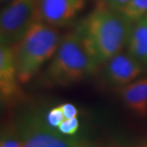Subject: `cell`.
<instances>
[{
	"label": "cell",
	"mask_w": 147,
	"mask_h": 147,
	"mask_svg": "<svg viewBox=\"0 0 147 147\" xmlns=\"http://www.w3.org/2000/svg\"><path fill=\"white\" fill-rule=\"evenodd\" d=\"M133 21L120 11L100 2L76 28L82 43L98 65L122 52L127 45Z\"/></svg>",
	"instance_id": "cell-1"
},
{
	"label": "cell",
	"mask_w": 147,
	"mask_h": 147,
	"mask_svg": "<svg viewBox=\"0 0 147 147\" xmlns=\"http://www.w3.org/2000/svg\"><path fill=\"white\" fill-rule=\"evenodd\" d=\"M98 66L74 31L61 38L43 73L41 83L47 87L73 86L95 75Z\"/></svg>",
	"instance_id": "cell-2"
},
{
	"label": "cell",
	"mask_w": 147,
	"mask_h": 147,
	"mask_svg": "<svg viewBox=\"0 0 147 147\" xmlns=\"http://www.w3.org/2000/svg\"><path fill=\"white\" fill-rule=\"evenodd\" d=\"M57 27L36 21L13 47L20 84L34 78L42 66L54 57L61 40Z\"/></svg>",
	"instance_id": "cell-3"
},
{
	"label": "cell",
	"mask_w": 147,
	"mask_h": 147,
	"mask_svg": "<svg viewBox=\"0 0 147 147\" xmlns=\"http://www.w3.org/2000/svg\"><path fill=\"white\" fill-rule=\"evenodd\" d=\"M22 147H106L88 138L66 136L47 122L39 111L20 114L13 123Z\"/></svg>",
	"instance_id": "cell-4"
},
{
	"label": "cell",
	"mask_w": 147,
	"mask_h": 147,
	"mask_svg": "<svg viewBox=\"0 0 147 147\" xmlns=\"http://www.w3.org/2000/svg\"><path fill=\"white\" fill-rule=\"evenodd\" d=\"M36 21V0H16L8 4L0 16V44L14 46Z\"/></svg>",
	"instance_id": "cell-5"
},
{
	"label": "cell",
	"mask_w": 147,
	"mask_h": 147,
	"mask_svg": "<svg viewBox=\"0 0 147 147\" xmlns=\"http://www.w3.org/2000/svg\"><path fill=\"white\" fill-rule=\"evenodd\" d=\"M38 21L60 27L71 22L85 6V0H36Z\"/></svg>",
	"instance_id": "cell-6"
},
{
	"label": "cell",
	"mask_w": 147,
	"mask_h": 147,
	"mask_svg": "<svg viewBox=\"0 0 147 147\" xmlns=\"http://www.w3.org/2000/svg\"><path fill=\"white\" fill-rule=\"evenodd\" d=\"M104 76L108 83L124 87L135 81L143 72V65L128 54L120 52L106 61Z\"/></svg>",
	"instance_id": "cell-7"
},
{
	"label": "cell",
	"mask_w": 147,
	"mask_h": 147,
	"mask_svg": "<svg viewBox=\"0 0 147 147\" xmlns=\"http://www.w3.org/2000/svg\"><path fill=\"white\" fill-rule=\"evenodd\" d=\"M16 55L13 46L0 45V95L1 100L11 102L19 96Z\"/></svg>",
	"instance_id": "cell-8"
},
{
	"label": "cell",
	"mask_w": 147,
	"mask_h": 147,
	"mask_svg": "<svg viewBox=\"0 0 147 147\" xmlns=\"http://www.w3.org/2000/svg\"><path fill=\"white\" fill-rule=\"evenodd\" d=\"M120 96L125 106L135 115L147 117V78L136 79L122 87Z\"/></svg>",
	"instance_id": "cell-9"
},
{
	"label": "cell",
	"mask_w": 147,
	"mask_h": 147,
	"mask_svg": "<svg viewBox=\"0 0 147 147\" xmlns=\"http://www.w3.org/2000/svg\"><path fill=\"white\" fill-rule=\"evenodd\" d=\"M126 47L129 55L147 66V16L133 22Z\"/></svg>",
	"instance_id": "cell-10"
},
{
	"label": "cell",
	"mask_w": 147,
	"mask_h": 147,
	"mask_svg": "<svg viewBox=\"0 0 147 147\" xmlns=\"http://www.w3.org/2000/svg\"><path fill=\"white\" fill-rule=\"evenodd\" d=\"M120 11L131 21L147 16V0H131Z\"/></svg>",
	"instance_id": "cell-11"
},
{
	"label": "cell",
	"mask_w": 147,
	"mask_h": 147,
	"mask_svg": "<svg viewBox=\"0 0 147 147\" xmlns=\"http://www.w3.org/2000/svg\"><path fill=\"white\" fill-rule=\"evenodd\" d=\"M0 147H22L18 134L13 124L6 127L2 130Z\"/></svg>",
	"instance_id": "cell-12"
},
{
	"label": "cell",
	"mask_w": 147,
	"mask_h": 147,
	"mask_svg": "<svg viewBox=\"0 0 147 147\" xmlns=\"http://www.w3.org/2000/svg\"><path fill=\"white\" fill-rule=\"evenodd\" d=\"M57 129L60 133L66 135V136H76L79 129V120L78 119V117L64 119Z\"/></svg>",
	"instance_id": "cell-13"
},
{
	"label": "cell",
	"mask_w": 147,
	"mask_h": 147,
	"mask_svg": "<svg viewBox=\"0 0 147 147\" xmlns=\"http://www.w3.org/2000/svg\"><path fill=\"white\" fill-rule=\"evenodd\" d=\"M46 119L47 122L49 123L52 127L57 128L60 125V123L65 119V117L63 115L62 109H61L60 105L55 107H53L50 109L48 113L46 114Z\"/></svg>",
	"instance_id": "cell-14"
},
{
	"label": "cell",
	"mask_w": 147,
	"mask_h": 147,
	"mask_svg": "<svg viewBox=\"0 0 147 147\" xmlns=\"http://www.w3.org/2000/svg\"><path fill=\"white\" fill-rule=\"evenodd\" d=\"M61 109H62L63 115L65 117V119H74L78 115V110L75 105L72 103H63L60 105Z\"/></svg>",
	"instance_id": "cell-15"
},
{
	"label": "cell",
	"mask_w": 147,
	"mask_h": 147,
	"mask_svg": "<svg viewBox=\"0 0 147 147\" xmlns=\"http://www.w3.org/2000/svg\"><path fill=\"white\" fill-rule=\"evenodd\" d=\"M130 1L131 0H102V2L107 7L117 11H120L121 9H123Z\"/></svg>",
	"instance_id": "cell-16"
},
{
	"label": "cell",
	"mask_w": 147,
	"mask_h": 147,
	"mask_svg": "<svg viewBox=\"0 0 147 147\" xmlns=\"http://www.w3.org/2000/svg\"><path fill=\"white\" fill-rule=\"evenodd\" d=\"M14 1H16V0H1L2 3H5V4H10V3H13Z\"/></svg>",
	"instance_id": "cell-17"
}]
</instances>
